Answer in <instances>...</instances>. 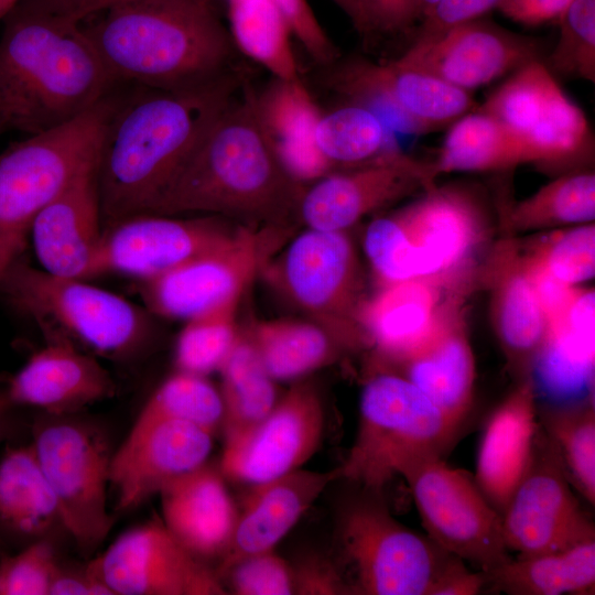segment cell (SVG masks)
I'll return each mask as SVG.
<instances>
[{
	"mask_svg": "<svg viewBox=\"0 0 595 595\" xmlns=\"http://www.w3.org/2000/svg\"><path fill=\"white\" fill-rule=\"evenodd\" d=\"M239 86L231 72L191 89H115L96 165L105 227L153 210Z\"/></svg>",
	"mask_w": 595,
	"mask_h": 595,
	"instance_id": "6da1fadb",
	"label": "cell"
},
{
	"mask_svg": "<svg viewBox=\"0 0 595 595\" xmlns=\"http://www.w3.org/2000/svg\"><path fill=\"white\" fill-rule=\"evenodd\" d=\"M80 26L118 86L183 90L231 73L236 47L214 0H129Z\"/></svg>",
	"mask_w": 595,
	"mask_h": 595,
	"instance_id": "7a4b0ae2",
	"label": "cell"
},
{
	"mask_svg": "<svg viewBox=\"0 0 595 595\" xmlns=\"http://www.w3.org/2000/svg\"><path fill=\"white\" fill-rule=\"evenodd\" d=\"M0 36V136L55 129L94 108L116 88L80 24L19 2Z\"/></svg>",
	"mask_w": 595,
	"mask_h": 595,
	"instance_id": "3957f363",
	"label": "cell"
},
{
	"mask_svg": "<svg viewBox=\"0 0 595 595\" xmlns=\"http://www.w3.org/2000/svg\"><path fill=\"white\" fill-rule=\"evenodd\" d=\"M272 152L252 91L231 100L150 214L201 213L247 225H288L304 192Z\"/></svg>",
	"mask_w": 595,
	"mask_h": 595,
	"instance_id": "277c9868",
	"label": "cell"
},
{
	"mask_svg": "<svg viewBox=\"0 0 595 595\" xmlns=\"http://www.w3.org/2000/svg\"><path fill=\"white\" fill-rule=\"evenodd\" d=\"M487 232L484 209L458 186L424 190L398 212L374 219L365 253L382 284L467 274Z\"/></svg>",
	"mask_w": 595,
	"mask_h": 595,
	"instance_id": "5b68a950",
	"label": "cell"
},
{
	"mask_svg": "<svg viewBox=\"0 0 595 595\" xmlns=\"http://www.w3.org/2000/svg\"><path fill=\"white\" fill-rule=\"evenodd\" d=\"M359 488L340 507L334 532L333 558L350 595H434L465 562L399 522L382 493Z\"/></svg>",
	"mask_w": 595,
	"mask_h": 595,
	"instance_id": "8992f818",
	"label": "cell"
},
{
	"mask_svg": "<svg viewBox=\"0 0 595 595\" xmlns=\"http://www.w3.org/2000/svg\"><path fill=\"white\" fill-rule=\"evenodd\" d=\"M112 94L55 129L26 136L0 153V281L21 258L39 213L96 164Z\"/></svg>",
	"mask_w": 595,
	"mask_h": 595,
	"instance_id": "52a82bcc",
	"label": "cell"
},
{
	"mask_svg": "<svg viewBox=\"0 0 595 595\" xmlns=\"http://www.w3.org/2000/svg\"><path fill=\"white\" fill-rule=\"evenodd\" d=\"M459 431L461 426L409 380L391 371H378L361 391L358 430L338 467L340 479L382 493L407 464L443 457Z\"/></svg>",
	"mask_w": 595,
	"mask_h": 595,
	"instance_id": "ba28073f",
	"label": "cell"
},
{
	"mask_svg": "<svg viewBox=\"0 0 595 595\" xmlns=\"http://www.w3.org/2000/svg\"><path fill=\"white\" fill-rule=\"evenodd\" d=\"M0 293L41 329L60 332L105 357L133 354L151 328L148 313L125 298L82 279L51 274L22 258L2 277Z\"/></svg>",
	"mask_w": 595,
	"mask_h": 595,
	"instance_id": "9c48e42d",
	"label": "cell"
},
{
	"mask_svg": "<svg viewBox=\"0 0 595 595\" xmlns=\"http://www.w3.org/2000/svg\"><path fill=\"white\" fill-rule=\"evenodd\" d=\"M31 443L55 495L62 527L82 554L101 545L112 528L107 485L112 454L104 435L67 415L47 414L34 422Z\"/></svg>",
	"mask_w": 595,
	"mask_h": 595,
	"instance_id": "30bf717a",
	"label": "cell"
},
{
	"mask_svg": "<svg viewBox=\"0 0 595 595\" xmlns=\"http://www.w3.org/2000/svg\"><path fill=\"white\" fill-rule=\"evenodd\" d=\"M399 476L410 488L428 537L441 548L487 574L511 559L501 516L468 472L430 456L407 464Z\"/></svg>",
	"mask_w": 595,
	"mask_h": 595,
	"instance_id": "8fae6325",
	"label": "cell"
},
{
	"mask_svg": "<svg viewBox=\"0 0 595 595\" xmlns=\"http://www.w3.org/2000/svg\"><path fill=\"white\" fill-rule=\"evenodd\" d=\"M288 235L289 225H242L221 246L139 281L138 292L149 312L186 321L239 300Z\"/></svg>",
	"mask_w": 595,
	"mask_h": 595,
	"instance_id": "7c38bea8",
	"label": "cell"
},
{
	"mask_svg": "<svg viewBox=\"0 0 595 595\" xmlns=\"http://www.w3.org/2000/svg\"><path fill=\"white\" fill-rule=\"evenodd\" d=\"M277 279L289 300L346 349L367 344L358 322L360 266L346 231L307 228L298 235L284 251Z\"/></svg>",
	"mask_w": 595,
	"mask_h": 595,
	"instance_id": "4fadbf2b",
	"label": "cell"
},
{
	"mask_svg": "<svg viewBox=\"0 0 595 595\" xmlns=\"http://www.w3.org/2000/svg\"><path fill=\"white\" fill-rule=\"evenodd\" d=\"M558 450L539 423L531 461L501 513L502 538L517 556L556 552L595 540Z\"/></svg>",
	"mask_w": 595,
	"mask_h": 595,
	"instance_id": "5bb4252c",
	"label": "cell"
},
{
	"mask_svg": "<svg viewBox=\"0 0 595 595\" xmlns=\"http://www.w3.org/2000/svg\"><path fill=\"white\" fill-rule=\"evenodd\" d=\"M325 425L323 398L310 381H296L255 426L225 440L219 469L253 486L299 468L315 454Z\"/></svg>",
	"mask_w": 595,
	"mask_h": 595,
	"instance_id": "9a60e30c",
	"label": "cell"
},
{
	"mask_svg": "<svg viewBox=\"0 0 595 595\" xmlns=\"http://www.w3.org/2000/svg\"><path fill=\"white\" fill-rule=\"evenodd\" d=\"M240 226L206 215L139 214L106 226L89 278L119 273L139 281L162 274L228 241Z\"/></svg>",
	"mask_w": 595,
	"mask_h": 595,
	"instance_id": "2e32d148",
	"label": "cell"
},
{
	"mask_svg": "<svg viewBox=\"0 0 595 595\" xmlns=\"http://www.w3.org/2000/svg\"><path fill=\"white\" fill-rule=\"evenodd\" d=\"M113 595H225L220 577L154 519L118 537L90 561Z\"/></svg>",
	"mask_w": 595,
	"mask_h": 595,
	"instance_id": "e0dca14e",
	"label": "cell"
},
{
	"mask_svg": "<svg viewBox=\"0 0 595 595\" xmlns=\"http://www.w3.org/2000/svg\"><path fill=\"white\" fill-rule=\"evenodd\" d=\"M337 84L354 102L375 111L392 131L407 134L448 127L477 107L470 93L394 61L349 64L340 72Z\"/></svg>",
	"mask_w": 595,
	"mask_h": 595,
	"instance_id": "ac0fdd59",
	"label": "cell"
},
{
	"mask_svg": "<svg viewBox=\"0 0 595 595\" xmlns=\"http://www.w3.org/2000/svg\"><path fill=\"white\" fill-rule=\"evenodd\" d=\"M428 163L399 150L313 182L299 201L307 228L346 231L365 216L434 185Z\"/></svg>",
	"mask_w": 595,
	"mask_h": 595,
	"instance_id": "d6986e66",
	"label": "cell"
},
{
	"mask_svg": "<svg viewBox=\"0 0 595 595\" xmlns=\"http://www.w3.org/2000/svg\"><path fill=\"white\" fill-rule=\"evenodd\" d=\"M540 42L478 18L441 33L416 36L394 62L436 76L465 91L486 86L533 60Z\"/></svg>",
	"mask_w": 595,
	"mask_h": 595,
	"instance_id": "ffe728a7",
	"label": "cell"
},
{
	"mask_svg": "<svg viewBox=\"0 0 595 595\" xmlns=\"http://www.w3.org/2000/svg\"><path fill=\"white\" fill-rule=\"evenodd\" d=\"M466 280L467 274H463L382 284L359 310L358 322L367 344L385 364H400L459 312Z\"/></svg>",
	"mask_w": 595,
	"mask_h": 595,
	"instance_id": "44dd1931",
	"label": "cell"
},
{
	"mask_svg": "<svg viewBox=\"0 0 595 595\" xmlns=\"http://www.w3.org/2000/svg\"><path fill=\"white\" fill-rule=\"evenodd\" d=\"M213 435L171 419L132 425L110 461L109 480L117 491L118 509L138 507L167 482L207 463Z\"/></svg>",
	"mask_w": 595,
	"mask_h": 595,
	"instance_id": "7402d4cb",
	"label": "cell"
},
{
	"mask_svg": "<svg viewBox=\"0 0 595 595\" xmlns=\"http://www.w3.org/2000/svg\"><path fill=\"white\" fill-rule=\"evenodd\" d=\"M42 332L46 344L9 380L4 393L12 405L67 415L115 394L116 385L109 372L91 355L78 350L60 332Z\"/></svg>",
	"mask_w": 595,
	"mask_h": 595,
	"instance_id": "603a6c76",
	"label": "cell"
},
{
	"mask_svg": "<svg viewBox=\"0 0 595 595\" xmlns=\"http://www.w3.org/2000/svg\"><path fill=\"white\" fill-rule=\"evenodd\" d=\"M96 164L79 173L35 217L29 239L44 271L89 279L102 237Z\"/></svg>",
	"mask_w": 595,
	"mask_h": 595,
	"instance_id": "cb8c5ba5",
	"label": "cell"
},
{
	"mask_svg": "<svg viewBox=\"0 0 595 595\" xmlns=\"http://www.w3.org/2000/svg\"><path fill=\"white\" fill-rule=\"evenodd\" d=\"M595 355L594 290L576 288L563 312L548 325L530 368L537 397L551 404L593 394Z\"/></svg>",
	"mask_w": 595,
	"mask_h": 595,
	"instance_id": "d4e9b609",
	"label": "cell"
},
{
	"mask_svg": "<svg viewBox=\"0 0 595 595\" xmlns=\"http://www.w3.org/2000/svg\"><path fill=\"white\" fill-rule=\"evenodd\" d=\"M340 479L339 468L315 472L299 468L250 486L231 542L215 569L221 574L239 560L269 550L294 527L326 487Z\"/></svg>",
	"mask_w": 595,
	"mask_h": 595,
	"instance_id": "484cf974",
	"label": "cell"
},
{
	"mask_svg": "<svg viewBox=\"0 0 595 595\" xmlns=\"http://www.w3.org/2000/svg\"><path fill=\"white\" fill-rule=\"evenodd\" d=\"M158 495L161 520L172 536L201 560L219 561L238 518L219 467L205 463L167 482Z\"/></svg>",
	"mask_w": 595,
	"mask_h": 595,
	"instance_id": "4316f807",
	"label": "cell"
},
{
	"mask_svg": "<svg viewBox=\"0 0 595 595\" xmlns=\"http://www.w3.org/2000/svg\"><path fill=\"white\" fill-rule=\"evenodd\" d=\"M538 429V398L527 377L490 413L477 450L475 482L500 516L528 468Z\"/></svg>",
	"mask_w": 595,
	"mask_h": 595,
	"instance_id": "83f0119b",
	"label": "cell"
},
{
	"mask_svg": "<svg viewBox=\"0 0 595 595\" xmlns=\"http://www.w3.org/2000/svg\"><path fill=\"white\" fill-rule=\"evenodd\" d=\"M252 100L264 138L294 181L313 183L333 172L315 142L322 112L300 77H274L260 94L252 91Z\"/></svg>",
	"mask_w": 595,
	"mask_h": 595,
	"instance_id": "f1b7e54d",
	"label": "cell"
},
{
	"mask_svg": "<svg viewBox=\"0 0 595 595\" xmlns=\"http://www.w3.org/2000/svg\"><path fill=\"white\" fill-rule=\"evenodd\" d=\"M461 311L426 344L396 365L452 422L462 425L470 411L475 357ZM393 372V371H391Z\"/></svg>",
	"mask_w": 595,
	"mask_h": 595,
	"instance_id": "f546056e",
	"label": "cell"
},
{
	"mask_svg": "<svg viewBox=\"0 0 595 595\" xmlns=\"http://www.w3.org/2000/svg\"><path fill=\"white\" fill-rule=\"evenodd\" d=\"M502 245L491 266L495 328L510 367L524 379L548 322L523 256L512 242Z\"/></svg>",
	"mask_w": 595,
	"mask_h": 595,
	"instance_id": "4dcf8cb0",
	"label": "cell"
},
{
	"mask_svg": "<svg viewBox=\"0 0 595 595\" xmlns=\"http://www.w3.org/2000/svg\"><path fill=\"white\" fill-rule=\"evenodd\" d=\"M62 526L55 495L32 445L8 446L0 458V539L30 543Z\"/></svg>",
	"mask_w": 595,
	"mask_h": 595,
	"instance_id": "1f68e13d",
	"label": "cell"
},
{
	"mask_svg": "<svg viewBox=\"0 0 595 595\" xmlns=\"http://www.w3.org/2000/svg\"><path fill=\"white\" fill-rule=\"evenodd\" d=\"M244 331L274 381L302 378L335 363L346 349L311 320L255 321Z\"/></svg>",
	"mask_w": 595,
	"mask_h": 595,
	"instance_id": "d6a6232c",
	"label": "cell"
},
{
	"mask_svg": "<svg viewBox=\"0 0 595 595\" xmlns=\"http://www.w3.org/2000/svg\"><path fill=\"white\" fill-rule=\"evenodd\" d=\"M488 576L487 591L509 595L591 593L595 584V540L556 552L511 558Z\"/></svg>",
	"mask_w": 595,
	"mask_h": 595,
	"instance_id": "836d02e7",
	"label": "cell"
},
{
	"mask_svg": "<svg viewBox=\"0 0 595 595\" xmlns=\"http://www.w3.org/2000/svg\"><path fill=\"white\" fill-rule=\"evenodd\" d=\"M527 163L520 138L477 107L448 126L436 159L435 178L452 172L501 171Z\"/></svg>",
	"mask_w": 595,
	"mask_h": 595,
	"instance_id": "e575fe53",
	"label": "cell"
},
{
	"mask_svg": "<svg viewBox=\"0 0 595 595\" xmlns=\"http://www.w3.org/2000/svg\"><path fill=\"white\" fill-rule=\"evenodd\" d=\"M224 407L225 440L259 423L277 403L274 380L266 370L255 346L239 329L237 340L218 370Z\"/></svg>",
	"mask_w": 595,
	"mask_h": 595,
	"instance_id": "d590c367",
	"label": "cell"
},
{
	"mask_svg": "<svg viewBox=\"0 0 595 595\" xmlns=\"http://www.w3.org/2000/svg\"><path fill=\"white\" fill-rule=\"evenodd\" d=\"M236 48L275 78H299L291 31L273 0H223Z\"/></svg>",
	"mask_w": 595,
	"mask_h": 595,
	"instance_id": "8d00e7d4",
	"label": "cell"
},
{
	"mask_svg": "<svg viewBox=\"0 0 595 595\" xmlns=\"http://www.w3.org/2000/svg\"><path fill=\"white\" fill-rule=\"evenodd\" d=\"M315 142L333 169L357 166L399 150L386 122L370 108L354 101L321 113Z\"/></svg>",
	"mask_w": 595,
	"mask_h": 595,
	"instance_id": "74e56055",
	"label": "cell"
},
{
	"mask_svg": "<svg viewBox=\"0 0 595 595\" xmlns=\"http://www.w3.org/2000/svg\"><path fill=\"white\" fill-rule=\"evenodd\" d=\"M595 218V174L577 171L564 174L513 204L506 214L512 231L572 227Z\"/></svg>",
	"mask_w": 595,
	"mask_h": 595,
	"instance_id": "f35d334b",
	"label": "cell"
},
{
	"mask_svg": "<svg viewBox=\"0 0 595 595\" xmlns=\"http://www.w3.org/2000/svg\"><path fill=\"white\" fill-rule=\"evenodd\" d=\"M538 410V420L554 443L573 488L595 504V407L594 396L550 404Z\"/></svg>",
	"mask_w": 595,
	"mask_h": 595,
	"instance_id": "ab89813d",
	"label": "cell"
},
{
	"mask_svg": "<svg viewBox=\"0 0 595 595\" xmlns=\"http://www.w3.org/2000/svg\"><path fill=\"white\" fill-rule=\"evenodd\" d=\"M593 139L584 111L560 86L521 141L527 163L547 166L572 162L589 154Z\"/></svg>",
	"mask_w": 595,
	"mask_h": 595,
	"instance_id": "60d3db41",
	"label": "cell"
},
{
	"mask_svg": "<svg viewBox=\"0 0 595 595\" xmlns=\"http://www.w3.org/2000/svg\"><path fill=\"white\" fill-rule=\"evenodd\" d=\"M223 416L220 391L206 376L177 370L153 392L133 425L171 419L198 425L214 434L221 426Z\"/></svg>",
	"mask_w": 595,
	"mask_h": 595,
	"instance_id": "b9f144b4",
	"label": "cell"
},
{
	"mask_svg": "<svg viewBox=\"0 0 595 595\" xmlns=\"http://www.w3.org/2000/svg\"><path fill=\"white\" fill-rule=\"evenodd\" d=\"M238 302H226L186 320L175 345L177 370L201 376L219 370L239 334Z\"/></svg>",
	"mask_w": 595,
	"mask_h": 595,
	"instance_id": "7bdbcfd3",
	"label": "cell"
},
{
	"mask_svg": "<svg viewBox=\"0 0 595 595\" xmlns=\"http://www.w3.org/2000/svg\"><path fill=\"white\" fill-rule=\"evenodd\" d=\"M559 37L545 60L555 75L595 83V0H572L556 20Z\"/></svg>",
	"mask_w": 595,
	"mask_h": 595,
	"instance_id": "ee69618b",
	"label": "cell"
},
{
	"mask_svg": "<svg viewBox=\"0 0 595 595\" xmlns=\"http://www.w3.org/2000/svg\"><path fill=\"white\" fill-rule=\"evenodd\" d=\"M527 256L560 282L577 286L595 273V227L583 224L553 231Z\"/></svg>",
	"mask_w": 595,
	"mask_h": 595,
	"instance_id": "f6af8a7d",
	"label": "cell"
},
{
	"mask_svg": "<svg viewBox=\"0 0 595 595\" xmlns=\"http://www.w3.org/2000/svg\"><path fill=\"white\" fill-rule=\"evenodd\" d=\"M53 545L45 538L18 553L0 555V595H50L60 570Z\"/></svg>",
	"mask_w": 595,
	"mask_h": 595,
	"instance_id": "bcb514c9",
	"label": "cell"
},
{
	"mask_svg": "<svg viewBox=\"0 0 595 595\" xmlns=\"http://www.w3.org/2000/svg\"><path fill=\"white\" fill-rule=\"evenodd\" d=\"M228 593L236 595H291L294 594L293 572L290 562L269 550L246 556L220 576Z\"/></svg>",
	"mask_w": 595,
	"mask_h": 595,
	"instance_id": "7dc6e473",
	"label": "cell"
},
{
	"mask_svg": "<svg viewBox=\"0 0 595 595\" xmlns=\"http://www.w3.org/2000/svg\"><path fill=\"white\" fill-rule=\"evenodd\" d=\"M291 565L294 594L350 595L333 555L312 553Z\"/></svg>",
	"mask_w": 595,
	"mask_h": 595,
	"instance_id": "c3c4849f",
	"label": "cell"
},
{
	"mask_svg": "<svg viewBox=\"0 0 595 595\" xmlns=\"http://www.w3.org/2000/svg\"><path fill=\"white\" fill-rule=\"evenodd\" d=\"M368 34L397 33L421 20L419 0H358Z\"/></svg>",
	"mask_w": 595,
	"mask_h": 595,
	"instance_id": "681fc988",
	"label": "cell"
},
{
	"mask_svg": "<svg viewBox=\"0 0 595 595\" xmlns=\"http://www.w3.org/2000/svg\"><path fill=\"white\" fill-rule=\"evenodd\" d=\"M499 0H440L422 19L418 36L441 33L454 25L483 18Z\"/></svg>",
	"mask_w": 595,
	"mask_h": 595,
	"instance_id": "f907efd6",
	"label": "cell"
},
{
	"mask_svg": "<svg viewBox=\"0 0 595 595\" xmlns=\"http://www.w3.org/2000/svg\"><path fill=\"white\" fill-rule=\"evenodd\" d=\"M129 0H20L30 10L65 22L80 24L87 19Z\"/></svg>",
	"mask_w": 595,
	"mask_h": 595,
	"instance_id": "816d5d0a",
	"label": "cell"
},
{
	"mask_svg": "<svg viewBox=\"0 0 595 595\" xmlns=\"http://www.w3.org/2000/svg\"><path fill=\"white\" fill-rule=\"evenodd\" d=\"M572 0H499L497 9L506 18L527 25L538 26L556 22Z\"/></svg>",
	"mask_w": 595,
	"mask_h": 595,
	"instance_id": "f5cc1de1",
	"label": "cell"
},
{
	"mask_svg": "<svg viewBox=\"0 0 595 595\" xmlns=\"http://www.w3.org/2000/svg\"><path fill=\"white\" fill-rule=\"evenodd\" d=\"M50 595H113L89 562L82 572L60 567L50 588Z\"/></svg>",
	"mask_w": 595,
	"mask_h": 595,
	"instance_id": "db71d44e",
	"label": "cell"
},
{
	"mask_svg": "<svg viewBox=\"0 0 595 595\" xmlns=\"http://www.w3.org/2000/svg\"><path fill=\"white\" fill-rule=\"evenodd\" d=\"M489 576L483 571H470L465 564L450 574L434 595H476L486 591Z\"/></svg>",
	"mask_w": 595,
	"mask_h": 595,
	"instance_id": "11a10c76",
	"label": "cell"
},
{
	"mask_svg": "<svg viewBox=\"0 0 595 595\" xmlns=\"http://www.w3.org/2000/svg\"><path fill=\"white\" fill-rule=\"evenodd\" d=\"M350 20L354 28L361 34H368L365 19L358 0H331Z\"/></svg>",
	"mask_w": 595,
	"mask_h": 595,
	"instance_id": "9f6ffc18",
	"label": "cell"
},
{
	"mask_svg": "<svg viewBox=\"0 0 595 595\" xmlns=\"http://www.w3.org/2000/svg\"><path fill=\"white\" fill-rule=\"evenodd\" d=\"M19 1L20 0H0V20H4Z\"/></svg>",
	"mask_w": 595,
	"mask_h": 595,
	"instance_id": "6f0895ef",
	"label": "cell"
},
{
	"mask_svg": "<svg viewBox=\"0 0 595 595\" xmlns=\"http://www.w3.org/2000/svg\"><path fill=\"white\" fill-rule=\"evenodd\" d=\"M419 1H420L421 19H422L440 0H419Z\"/></svg>",
	"mask_w": 595,
	"mask_h": 595,
	"instance_id": "680465c9",
	"label": "cell"
},
{
	"mask_svg": "<svg viewBox=\"0 0 595 595\" xmlns=\"http://www.w3.org/2000/svg\"><path fill=\"white\" fill-rule=\"evenodd\" d=\"M11 405L12 404L6 393L0 394V422L3 421V416Z\"/></svg>",
	"mask_w": 595,
	"mask_h": 595,
	"instance_id": "91938a15",
	"label": "cell"
},
{
	"mask_svg": "<svg viewBox=\"0 0 595 595\" xmlns=\"http://www.w3.org/2000/svg\"><path fill=\"white\" fill-rule=\"evenodd\" d=\"M8 428H7V424L3 421L0 422V442L6 439L7 434H8Z\"/></svg>",
	"mask_w": 595,
	"mask_h": 595,
	"instance_id": "94428289",
	"label": "cell"
},
{
	"mask_svg": "<svg viewBox=\"0 0 595 595\" xmlns=\"http://www.w3.org/2000/svg\"><path fill=\"white\" fill-rule=\"evenodd\" d=\"M1 543H2V541H1V539H0V555L2 554V551H1Z\"/></svg>",
	"mask_w": 595,
	"mask_h": 595,
	"instance_id": "6125c7cd",
	"label": "cell"
}]
</instances>
